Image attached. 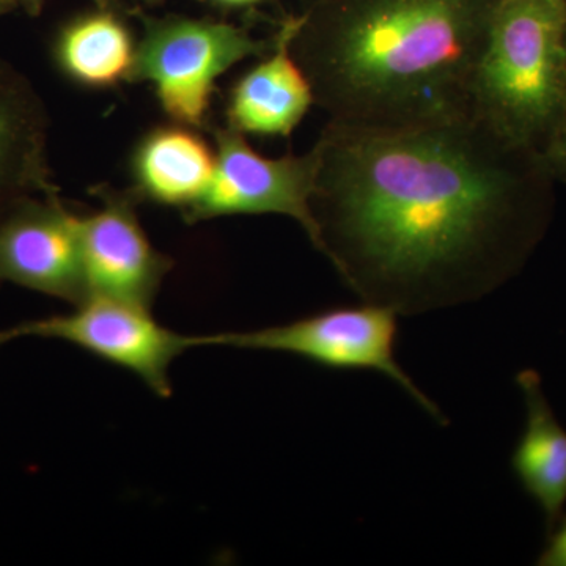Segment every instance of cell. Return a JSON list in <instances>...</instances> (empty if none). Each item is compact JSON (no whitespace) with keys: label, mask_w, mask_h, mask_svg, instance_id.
I'll return each mask as SVG.
<instances>
[{"label":"cell","mask_w":566,"mask_h":566,"mask_svg":"<svg viewBox=\"0 0 566 566\" xmlns=\"http://www.w3.org/2000/svg\"><path fill=\"white\" fill-rule=\"evenodd\" d=\"M316 251L363 303L415 315L480 300L545 238L538 151L471 111L398 126L327 122L315 142Z\"/></svg>","instance_id":"cell-1"},{"label":"cell","mask_w":566,"mask_h":566,"mask_svg":"<svg viewBox=\"0 0 566 566\" xmlns=\"http://www.w3.org/2000/svg\"><path fill=\"white\" fill-rule=\"evenodd\" d=\"M499 0H316L292 52L327 122L415 125L471 111Z\"/></svg>","instance_id":"cell-2"},{"label":"cell","mask_w":566,"mask_h":566,"mask_svg":"<svg viewBox=\"0 0 566 566\" xmlns=\"http://www.w3.org/2000/svg\"><path fill=\"white\" fill-rule=\"evenodd\" d=\"M566 0H499L471 85V112L538 151L566 109Z\"/></svg>","instance_id":"cell-3"},{"label":"cell","mask_w":566,"mask_h":566,"mask_svg":"<svg viewBox=\"0 0 566 566\" xmlns=\"http://www.w3.org/2000/svg\"><path fill=\"white\" fill-rule=\"evenodd\" d=\"M132 82H148L167 117L189 128H205L219 77L237 63L263 57L273 39H255L232 22L200 18H142Z\"/></svg>","instance_id":"cell-4"},{"label":"cell","mask_w":566,"mask_h":566,"mask_svg":"<svg viewBox=\"0 0 566 566\" xmlns=\"http://www.w3.org/2000/svg\"><path fill=\"white\" fill-rule=\"evenodd\" d=\"M397 315L392 308L364 303L262 329L202 335V346L289 353L333 370L376 371L394 379L436 422L446 423L441 409L397 363Z\"/></svg>","instance_id":"cell-5"},{"label":"cell","mask_w":566,"mask_h":566,"mask_svg":"<svg viewBox=\"0 0 566 566\" xmlns=\"http://www.w3.org/2000/svg\"><path fill=\"white\" fill-rule=\"evenodd\" d=\"M24 337L55 338L132 371L153 394L172 395L175 359L202 346V335L175 333L156 322L150 308L91 296L69 314L22 322L0 331V346Z\"/></svg>","instance_id":"cell-6"},{"label":"cell","mask_w":566,"mask_h":566,"mask_svg":"<svg viewBox=\"0 0 566 566\" xmlns=\"http://www.w3.org/2000/svg\"><path fill=\"white\" fill-rule=\"evenodd\" d=\"M216 167L210 186L192 207L182 211L188 223L223 216L282 214L294 219L312 244L318 229L312 214L316 151L266 158L253 150L245 134L232 126L214 128Z\"/></svg>","instance_id":"cell-7"},{"label":"cell","mask_w":566,"mask_h":566,"mask_svg":"<svg viewBox=\"0 0 566 566\" xmlns=\"http://www.w3.org/2000/svg\"><path fill=\"white\" fill-rule=\"evenodd\" d=\"M3 283L73 305L91 296L81 216L61 196L29 197L0 219V286Z\"/></svg>","instance_id":"cell-8"},{"label":"cell","mask_w":566,"mask_h":566,"mask_svg":"<svg viewBox=\"0 0 566 566\" xmlns=\"http://www.w3.org/2000/svg\"><path fill=\"white\" fill-rule=\"evenodd\" d=\"M92 193L99 208L81 216L88 294L151 308L174 260L151 244L137 214L142 199L134 189L99 185Z\"/></svg>","instance_id":"cell-9"},{"label":"cell","mask_w":566,"mask_h":566,"mask_svg":"<svg viewBox=\"0 0 566 566\" xmlns=\"http://www.w3.org/2000/svg\"><path fill=\"white\" fill-rule=\"evenodd\" d=\"M48 134L43 99L24 74L0 59V219L29 197L59 196Z\"/></svg>","instance_id":"cell-10"},{"label":"cell","mask_w":566,"mask_h":566,"mask_svg":"<svg viewBox=\"0 0 566 566\" xmlns=\"http://www.w3.org/2000/svg\"><path fill=\"white\" fill-rule=\"evenodd\" d=\"M301 17H290L274 46L233 85L227 125L245 136L289 137L315 104L311 82L292 52Z\"/></svg>","instance_id":"cell-11"},{"label":"cell","mask_w":566,"mask_h":566,"mask_svg":"<svg viewBox=\"0 0 566 566\" xmlns=\"http://www.w3.org/2000/svg\"><path fill=\"white\" fill-rule=\"evenodd\" d=\"M216 151L197 129L174 123L153 129L134 153V191L142 200L186 211L207 191Z\"/></svg>","instance_id":"cell-12"},{"label":"cell","mask_w":566,"mask_h":566,"mask_svg":"<svg viewBox=\"0 0 566 566\" xmlns=\"http://www.w3.org/2000/svg\"><path fill=\"white\" fill-rule=\"evenodd\" d=\"M516 385L526 406V424L513 452L512 468L551 531L566 505V430L551 408L538 371L524 368L516 375Z\"/></svg>","instance_id":"cell-13"},{"label":"cell","mask_w":566,"mask_h":566,"mask_svg":"<svg viewBox=\"0 0 566 566\" xmlns=\"http://www.w3.org/2000/svg\"><path fill=\"white\" fill-rule=\"evenodd\" d=\"M137 43L117 9L81 14L63 25L54 43L59 69L77 84L109 88L129 81Z\"/></svg>","instance_id":"cell-14"},{"label":"cell","mask_w":566,"mask_h":566,"mask_svg":"<svg viewBox=\"0 0 566 566\" xmlns=\"http://www.w3.org/2000/svg\"><path fill=\"white\" fill-rule=\"evenodd\" d=\"M543 166L556 182L566 185V109L538 150Z\"/></svg>","instance_id":"cell-15"},{"label":"cell","mask_w":566,"mask_h":566,"mask_svg":"<svg viewBox=\"0 0 566 566\" xmlns=\"http://www.w3.org/2000/svg\"><path fill=\"white\" fill-rule=\"evenodd\" d=\"M551 531L545 549L536 558V565L566 566V516L560 517Z\"/></svg>","instance_id":"cell-16"},{"label":"cell","mask_w":566,"mask_h":566,"mask_svg":"<svg viewBox=\"0 0 566 566\" xmlns=\"http://www.w3.org/2000/svg\"><path fill=\"white\" fill-rule=\"evenodd\" d=\"M11 6L17 9H24L31 17H39L41 9H43L44 0H9ZM96 7L102 9H118L115 0H92Z\"/></svg>","instance_id":"cell-17"},{"label":"cell","mask_w":566,"mask_h":566,"mask_svg":"<svg viewBox=\"0 0 566 566\" xmlns=\"http://www.w3.org/2000/svg\"><path fill=\"white\" fill-rule=\"evenodd\" d=\"M210 2L222 7V9H241V7L253 6V3L263 2V0H210Z\"/></svg>","instance_id":"cell-18"},{"label":"cell","mask_w":566,"mask_h":566,"mask_svg":"<svg viewBox=\"0 0 566 566\" xmlns=\"http://www.w3.org/2000/svg\"><path fill=\"white\" fill-rule=\"evenodd\" d=\"M14 7L11 6L9 0H0V17H3V14L10 13V11H13Z\"/></svg>","instance_id":"cell-19"},{"label":"cell","mask_w":566,"mask_h":566,"mask_svg":"<svg viewBox=\"0 0 566 566\" xmlns=\"http://www.w3.org/2000/svg\"><path fill=\"white\" fill-rule=\"evenodd\" d=\"M140 2H145V3H158V2H161V0H140Z\"/></svg>","instance_id":"cell-20"},{"label":"cell","mask_w":566,"mask_h":566,"mask_svg":"<svg viewBox=\"0 0 566 566\" xmlns=\"http://www.w3.org/2000/svg\"><path fill=\"white\" fill-rule=\"evenodd\" d=\"M565 50H566V20H565Z\"/></svg>","instance_id":"cell-21"}]
</instances>
